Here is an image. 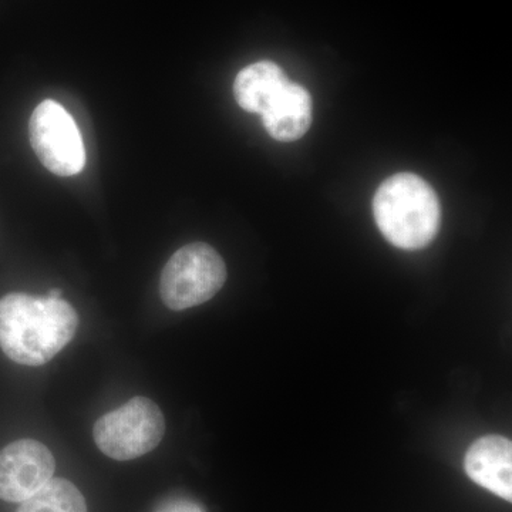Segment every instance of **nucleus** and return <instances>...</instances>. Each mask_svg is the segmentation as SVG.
<instances>
[{"mask_svg":"<svg viewBox=\"0 0 512 512\" xmlns=\"http://www.w3.org/2000/svg\"><path fill=\"white\" fill-rule=\"evenodd\" d=\"M77 326V312L63 299L20 292L0 299V348L19 365H45L72 342Z\"/></svg>","mask_w":512,"mask_h":512,"instance_id":"f257e3e1","label":"nucleus"},{"mask_svg":"<svg viewBox=\"0 0 512 512\" xmlns=\"http://www.w3.org/2000/svg\"><path fill=\"white\" fill-rule=\"evenodd\" d=\"M373 215L383 237L406 251L426 248L440 231L439 197L413 173L394 174L380 184L373 198Z\"/></svg>","mask_w":512,"mask_h":512,"instance_id":"f03ea898","label":"nucleus"},{"mask_svg":"<svg viewBox=\"0 0 512 512\" xmlns=\"http://www.w3.org/2000/svg\"><path fill=\"white\" fill-rule=\"evenodd\" d=\"M227 281L224 259L211 245L194 242L178 249L164 266L161 299L171 311H185L210 301Z\"/></svg>","mask_w":512,"mask_h":512,"instance_id":"7ed1b4c3","label":"nucleus"},{"mask_svg":"<svg viewBox=\"0 0 512 512\" xmlns=\"http://www.w3.org/2000/svg\"><path fill=\"white\" fill-rule=\"evenodd\" d=\"M164 433L163 412L147 397H134L119 409L104 414L93 430L97 447L117 461L146 456L161 443Z\"/></svg>","mask_w":512,"mask_h":512,"instance_id":"20e7f679","label":"nucleus"},{"mask_svg":"<svg viewBox=\"0 0 512 512\" xmlns=\"http://www.w3.org/2000/svg\"><path fill=\"white\" fill-rule=\"evenodd\" d=\"M29 138L40 163L59 177L79 174L86 165V150L76 121L56 101L45 100L33 111Z\"/></svg>","mask_w":512,"mask_h":512,"instance_id":"39448f33","label":"nucleus"},{"mask_svg":"<svg viewBox=\"0 0 512 512\" xmlns=\"http://www.w3.org/2000/svg\"><path fill=\"white\" fill-rule=\"evenodd\" d=\"M52 451L36 440H18L0 451V500L23 503L53 478Z\"/></svg>","mask_w":512,"mask_h":512,"instance_id":"423d86ee","label":"nucleus"},{"mask_svg":"<svg viewBox=\"0 0 512 512\" xmlns=\"http://www.w3.org/2000/svg\"><path fill=\"white\" fill-rule=\"evenodd\" d=\"M466 473L505 501L512 500V443L503 436L481 437L471 444L464 460Z\"/></svg>","mask_w":512,"mask_h":512,"instance_id":"0eeeda50","label":"nucleus"},{"mask_svg":"<svg viewBox=\"0 0 512 512\" xmlns=\"http://www.w3.org/2000/svg\"><path fill=\"white\" fill-rule=\"evenodd\" d=\"M269 136L291 143L305 136L312 124V97L305 87L289 83L262 114Z\"/></svg>","mask_w":512,"mask_h":512,"instance_id":"6e6552de","label":"nucleus"},{"mask_svg":"<svg viewBox=\"0 0 512 512\" xmlns=\"http://www.w3.org/2000/svg\"><path fill=\"white\" fill-rule=\"evenodd\" d=\"M291 80L281 66L269 60L249 64L238 73L234 96L241 109L262 116Z\"/></svg>","mask_w":512,"mask_h":512,"instance_id":"1a4fd4ad","label":"nucleus"},{"mask_svg":"<svg viewBox=\"0 0 512 512\" xmlns=\"http://www.w3.org/2000/svg\"><path fill=\"white\" fill-rule=\"evenodd\" d=\"M16 512H87V505L76 485L64 478H52Z\"/></svg>","mask_w":512,"mask_h":512,"instance_id":"9d476101","label":"nucleus"},{"mask_svg":"<svg viewBox=\"0 0 512 512\" xmlns=\"http://www.w3.org/2000/svg\"><path fill=\"white\" fill-rule=\"evenodd\" d=\"M160 512H207L197 501L188 500V498H175L170 503L164 505Z\"/></svg>","mask_w":512,"mask_h":512,"instance_id":"9b49d317","label":"nucleus"},{"mask_svg":"<svg viewBox=\"0 0 512 512\" xmlns=\"http://www.w3.org/2000/svg\"><path fill=\"white\" fill-rule=\"evenodd\" d=\"M63 291L62 289H53V291H50L47 293V298L50 299H62Z\"/></svg>","mask_w":512,"mask_h":512,"instance_id":"f8f14e48","label":"nucleus"}]
</instances>
